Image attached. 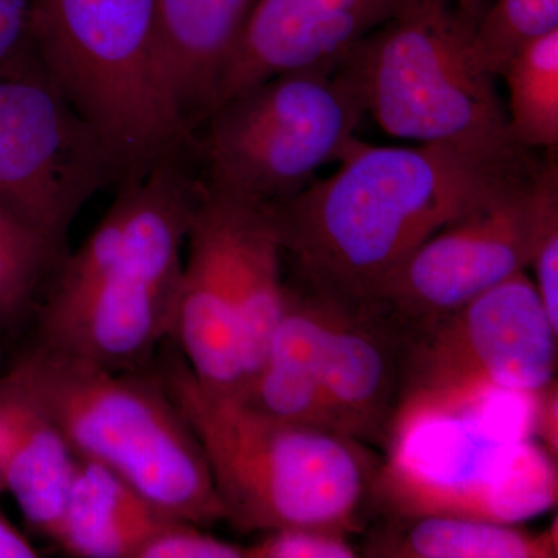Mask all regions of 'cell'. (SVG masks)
<instances>
[{
    "mask_svg": "<svg viewBox=\"0 0 558 558\" xmlns=\"http://www.w3.org/2000/svg\"><path fill=\"white\" fill-rule=\"evenodd\" d=\"M487 392L457 411L399 422L373 490L395 517L450 515L513 524L553 508V457L531 440L519 398Z\"/></svg>",
    "mask_w": 558,
    "mask_h": 558,
    "instance_id": "obj_7",
    "label": "cell"
},
{
    "mask_svg": "<svg viewBox=\"0 0 558 558\" xmlns=\"http://www.w3.org/2000/svg\"><path fill=\"white\" fill-rule=\"evenodd\" d=\"M451 2H453L462 13L468 14L472 20L478 21L483 0H451Z\"/></svg>",
    "mask_w": 558,
    "mask_h": 558,
    "instance_id": "obj_29",
    "label": "cell"
},
{
    "mask_svg": "<svg viewBox=\"0 0 558 558\" xmlns=\"http://www.w3.org/2000/svg\"><path fill=\"white\" fill-rule=\"evenodd\" d=\"M410 2L259 0L220 83L215 108L278 73L339 64Z\"/></svg>",
    "mask_w": 558,
    "mask_h": 558,
    "instance_id": "obj_12",
    "label": "cell"
},
{
    "mask_svg": "<svg viewBox=\"0 0 558 558\" xmlns=\"http://www.w3.org/2000/svg\"><path fill=\"white\" fill-rule=\"evenodd\" d=\"M172 520L116 473L78 459L54 543L73 557L138 558Z\"/></svg>",
    "mask_w": 558,
    "mask_h": 558,
    "instance_id": "obj_19",
    "label": "cell"
},
{
    "mask_svg": "<svg viewBox=\"0 0 558 558\" xmlns=\"http://www.w3.org/2000/svg\"><path fill=\"white\" fill-rule=\"evenodd\" d=\"M340 163L269 209L303 289L349 306L371 303L436 231L539 167L529 153L488 157L362 142Z\"/></svg>",
    "mask_w": 558,
    "mask_h": 558,
    "instance_id": "obj_1",
    "label": "cell"
},
{
    "mask_svg": "<svg viewBox=\"0 0 558 558\" xmlns=\"http://www.w3.org/2000/svg\"><path fill=\"white\" fill-rule=\"evenodd\" d=\"M476 21L451 0H411L340 64L363 112L396 138L488 157L529 153L510 137L495 76L475 60Z\"/></svg>",
    "mask_w": 558,
    "mask_h": 558,
    "instance_id": "obj_6",
    "label": "cell"
},
{
    "mask_svg": "<svg viewBox=\"0 0 558 558\" xmlns=\"http://www.w3.org/2000/svg\"><path fill=\"white\" fill-rule=\"evenodd\" d=\"M340 62L278 73L216 106L194 137L205 189L275 205L343 159L365 112Z\"/></svg>",
    "mask_w": 558,
    "mask_h": 558,
    "instance_id": "obj_8",
    "label": "cell"
},
{
    "mask_svg": "<svg viewBox=\"0 0 558 558\" xmlns=\"http://www.w3.org/2000/svg\"><path fill=\"white\" fill-rule=\"evenodd\" d=\"M538 170L436 231L389 275L368 304L414 333L526 270Z\"/></svg>",
    "mask_w": 558,
    "mask_h": 558,
    "instance_id": "obj_11",
    "label": "cell"
},
{
    "mask_svg": "<svg viewBox=\"0 0 558 558\" xmlns=\"http://www.w3.org/2000/svg\"><path fill=\"white\" fill-rule=\"evenodd\" d=\"M205 190L218 202L222 216L245 388L263 365L284 310L288 293L281 275L284 252L269 205Z\"/></svg>",
    "mask_w": 558,
    "mask_h": 558,
    "instance_id": "obj_18",
    "label": "cell"
},
{
    "mask_svg": "<svg viewBox=\"0 0 558 558\" xmlns=\"http://www.w3.org/2000/svg\"><path fill=\"white\" fill-rule=\"evenodd\" d=\"M138 558H245V548L207 534L199 524L172 520L143 546Z\"/></svg>",
    "mask_w": 558,
    "mask_h": 558,
    "instance_id": "obj_26",
    "label": "cell"
},
{
    "mask_svg": "<svg viewBox=\"0 0 558 558\" xmlns=\"http://www.w3.org/2000/svg\"><path fill=\"white\" fill-rule=\"evenodd\" d=\"M534 242L529 267L534 271V286L546 314L558 330V165L556 154L539 165L535 180Z\"/></svg>",
    "mask_w": 558,
    "mask_h": 558,
    "instance_id": "obj_24",
    "label": "cell"
},
{
    "mask_svg": "<svg viewBox=\"0 0 558 558\" xmlns=\"http://www.w3.org/2000/svg\"><path fill=\"white\" fill-rule=\"evenodd\" d=\"M325 368L328 427L387 444L400 409L410 333L371 304L336 303Z\"/></svg>",
    "mask_w": 558,
    "mask_h": 558,
    "instance_id": "obj_13",
    "label": "cell"
},
{
    "mask_svg": "<svg viewBox=\"0 0 558 558\" xmlns=\"http://www.w3.org/2000/svg\"><path fill=\"white\" fill-rule=\"evenodd\" d=\"M245 548V558H355L347 534L315 527H282L263 532Z\"/></svg>",
    "mask_w": 558,
    "mask_h": 558,
    "instance_id": "obj_25",
    "label": "cell"
},
{
    "mask_svg": "<svg viewBox=\"0 0 558 558\" xmlns=\"http://www.w3.org/2000/svg\"><path fill=\"white\" fill-rule=\"evenodd\" d=\"M202 193L185 154L124 180L97 229L62 259L36 343L110 371L148 363L174 333L183 250Z\"/></svg>",
    "mask_w": 558,
    "mask_h": 558,
    "instance_id": "obj_2",
    "label": "cell"
},
{
    "mask_svg": "<svg viewBox=\"0 0 558 558\" xmlns=\"http://www.w3.org/2000/svg\"><path fill=\"white\" fill-rule=\"evenodd\" d=\"M61 256L35 231L0 207V323L31 307L40 279Z\"/></svg>",
    "mask_w": 558,
    "mask_h": 558,
    "instance_id": "obj_23",
    "label": "cell"
},
{
    "mask_svg": "<svg viewBox=\"0 0 558 558\" xmlns=\"http://www.w3.org/2000/svg\"><path fill=\"white\" fill-rule=\"evenodd\" d=\"M78 458L51 418L0 374V478L25 520L54 542Z\"/></svg>",
    "mask_w": 558,
    "mask_h": 558,
    "instance_id": "obj_17",
    "label": "cell"
},
{
    "mask_svg": "<svg viewBox=\"0 0 558 558\" xmlns=\"http://www.w3.org/2000/svg\"><path fill=\"white\" fill-rule=\"evenodd\" d=\"M259 0H156L157 39L172 100L190 131L215 108Z\"/></svg>",
    "mask_w": 558,
    "mask_h": 558,
    "instance_id": "obj_15",
    "label": "cell"
},
{
    "mask_svg": "<svg viewBox=\"0 0 558 558\" xmlns=\"http://www.w3.org/2000/svg\"><path fill=\"white\" fill-rule=\"evenodd\" d=\"M33 49L124 180L194 149L161 65L156 0H32Z\"/></svg>",
    "mask_w": 558,
    "mask_h": 558,
    "instance_id": "obj_5",
    "label": "cell"
},
{
    "mask_svg": "<svg viewBox=\"0 0 558 558\" xmlns=\"http://www.w3.org/2000/svg\"><path fill=\"white\" fill-rule=\"evenodd\" d=\"M557 337L526 270L499 282L411 333L392 429L417 414L464 409L490 391L538 395L554 381Z\"/></svg>",
    "mask_w": 558,
    "mask_h": 558,
    "instance_id": "obj_9",
    "label": "cell"
},
{
    "mask_svg": "<svg viewBox=\"0 0 558 558\" xmlns=\"http://www.w3.org/2000/svg\"><path fill=\"white\" fill-rule=\"evenodd\" d=\"M123 172L35 49L0 70V207L62 256L73 220Z\"/></svg>",
    "mask_w": 558,
    "mask_h": 558,
    "instance_id": "obj_10",
    "label": "cell"
},
{
    "mask_svg": "<svg viewBox=\"0 0 558 558\" xmlns=\"http://www.w3.org/2000/svg\"><path fill=\"white\" fill-rule=\"evenodd\" d=\"M556 31L558 0H495L473 28V54L497 78L517 51Z\"/></svg>",
    "mask_w": 558,
    "mask_h": 558,
    "instance_id": "obj_22",
    "label": "cell"
},
{
    "mask_svg": "<svg viewBox=\"0 0 558 558\" xmlns=\"http://www.w3.org/2000/svg\"><path fill=\"white\" fill-rule=\"evenodd\" d=\"M161 381L199 440L226 520L247 532L357 529L377 473L363 444L208 391L185 363Z\"/></svg>",
    "mask_w": 558,
    "mask_h": 558,
    "instance_id": "obj_3",
    "label": "cell"
},
{
    "mask_svg": "<svg viewBox=\"0 0 558 558\" xmlns=\"http://www.w3.org/2000/svg\"><path fill=\"white\" fill-rule=\"evenodd\" d=\"M39 557L38 548L0 510V558Z\"/></svg>",
    "mask_w": 558,
    "mask_h": 558,
    "instance_id": "obj_28",
    "label": "cell"
},
{
    "mask_svg": "<svg viewBox=\"0 0 558 558\" xmlns=\"http://www.w3.org/2000/svg\"><path fill=\"white\" fill-rule=\"evenodd\" d=\"M333 311L332 300L288 286L263 365L236 399L278 421L330 429L325 368Z\"/></svg>",
    "mask_w": 558,
    "mask_h": 558,
    "instance_id": "obj_16",
    "label": "cell"
},
{
    "mask_svg": "<svg viewBox=\"0 0 558 558\" xmlns=\"http://www.w3.org/2000/svg\"><path fill=\"white\" fill-rule=\"evenodd\" d=\"M557 521L542 534L512 524L450 515L396 517L371 538L366 556L392 558H556Z\"/></svg>",
    "mask_w": 558,
    "mask_h": 558,
    "instance_id": "obj_20",
    "label": "cell"
},
{
    "mask_svg": "<svg viewBox=\"0 0 558 558\" xmlns=\"http://www.w3.org/2000/svg\"><path fill=\"white\" fill-rule=\"evenodd\" d=\"M508 83L510 137L524 149L558 145V31L532 40L501 73Z\"/></svg>",
    "mask_w": 558,
    "mask_h": 558,
    "instance_id": "obj_21",
    "label": "cell"
},
{
    "mask_svg": "<svg viewBox=\"0 0 558 558\" xmlns=\"http://www.w3.org/2000/svg\"><path fill=\"white\" fill-rule=\"evenodd\" d=\"M183 259L172 337L202 387L240 398L244 368L218 202L204 189Z\"/></svg>",
    "mask_w": 558,
    "mask_h": 558,
    "instance_id": "obj_14",
    "label": "cell"
},
{
    "mask_svg": "<svg viewBox=\"0 0 558 558\" xmlns=\"http://www.w3.org/2000/svg\"><path fill=\"white\" fill-rule=\"evenodd\" d=\"M32 50V0H0V70Z\"/></svg>",
    "mask_w": 558,
    "mask_h": 558,
    "instance_id": "obj_27",
    "label": "cell"
},
{
    "mask_svg": "<svg viewBox=\"0 0 558 558\" xmlns=\"http://www.w3.org/2000/svg\"><path fill=\"white\" fill-rule=\"evenodd\" d=\"M7 374L78 459L100 464L172 519L226 520L207 459L163 381L35 343Z\"/></svg>",
    "mask_w": 558,
    "mask_h": 558,
    "instance_id": "obj_4",
    "label": "cell"
}]
</instances>
